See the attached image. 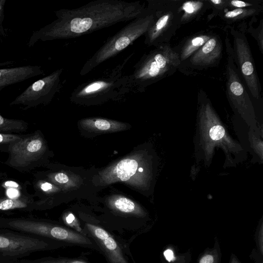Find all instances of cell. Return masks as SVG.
I'll list each match as a JSON object with an SVG mask.
<instances>
[{"mask_svg":"<svg viewBox=\"0 0 263 263\" xmlns=\"http://www.w3.org/2000/svg\"><path fill=\"white\" fill-rule=\"evenodd\" d=\"M130 57L110 69H107L99 77L78 86L72 92L70 100L76 103L93 104L123 97L129 91L127 75L123 69Z\"/></svg>","mask_w":263,"mask_h":263,"instance_id":"3957f363","label":"cell"},{"mask_svg":"<svg viewBox=\"0 0 263 263\" xmlns=\"http://www.w3.org/2000/svg\"><path fill=\"white\" fill-rule=\"evenodd\" d=\"M63 68L58 69L33 82L17 96L10 105H21L24 109L49 103L59 91Z\"/></svg>","mask_w":263,"mask_h":263,"instance_id":"ba28073f","label":"cell"},{"mask_svg":"<svg viewBox=\"0 0 263 263\" xmlns=\"http://www.w3.org/2000/svg\"><path fill=\"white\" fill-rule=\"evenodd\" d=\"M74 216L72 214H69L68 217H67V221L68 223H71L74 219Z\"/></svg>","mask_w":263,"mask_h":263,"instance_id":"836d02e7","label":"cell"},{"mask_svg":"<svg viewBox=\"0 0 263 263\" xmlns=\"http://www.w3.org/2000/svg\"><path fill=\"white\" fill-rule=\"evenodd\" d=\"M208 2L209 6L214 9L213 12L218 14L228 7V1L226 0H210Z\"/></svg>","mask_w":263,"mask_h":263,"instance_id":"d4e9b609","label":"cell"},{"mask_svg":"<svg viewBox=\"0 0 263 263\" xmlns=\"http://www.w3.org/2000/svg\"><path fill=\"white\" fill-rule=\"evenodd\" d=\"M146 7L140 2L95 0L74 9L54 12L57 19L34 31L27 45L42 42L79 37L120 22L132 21L142 14Z\"/></svg>","mask_w":263,"mask_h":263,"instance_id":"6da1fadb","label":"cell"},{"mask_svg":"<svg viewBox=\"0 0 263 263\" xmlns=\"http://www.w3.org/2000/svg\"><path fill=\"white\" fill-rule=\"evenodd\" d=\"M15 62H0V91L4 88L42 75L44 71L40 66H11Z\"/></svg>","mask_w":263,"mask_h":263,"instance_id":"8fae6325","label":"cell"},{"mask_svg":"<svg viewBox=\"0 0 263 263\" xmlns=\"http://www.w3.org/2000/svg\"><path fill=\"white\" fill-rule=\"evenodd\" d=\"M138 166V164L135 160L124 159L117 164L115 168V172L120 180L125 181L135 174Z\"/></svg>","mask_w":263,"mask_h":263,"instance_id":"e0dca14e","label":"cell"},{"mask_svg":"<svg viewBox=\"0 0 263 263\" xmlns=\"http://www.w3.org/2000/svg\"><path fill=\"white\" fill-rule=\"evenodd\" d=\"M222 50V46L219 39L212 36L190 57V63L196 67L213 65L221 58Z\"/></svg>","mask_w":263,"mask_h":263,"instance_id":"4fadbf2b","label":"cell"},{"mask_svg":"<svg viewBox=\"0 0 263 263\" xmlns=\"http://www.w3.org/2000/svg\"><path fill=\"white\" fill-rule=\"evenodd\" d=\"M154 11V21L145 33L144 43L157 47L168 44L181 25V4L178 1H147Z\"/></svg>","mask_w":263,"mask_h":263,"instance_id":"8992f818","label":"cell"},{"mask_svg":"<svg viewBox=\"0 0 263 263\" xmlns=\"http://www.w3.org/2000/svg\"><path fill=\"white\" fill-rule=\"evenodd\" d=\"M208 6L209 4L208 1H186L181 4L180 7L182 14L181 25L189 22Z\"/></svg>","mask_w":263,"mask_h":263,"instance_id":"9a60e30c","label":"cell"},{"mask_svg":"<svg viewBox=\"0 0 263 263\" xmlns=\"http://www.w3.org/2000/svg\"><path fill=\"white\" fill-rule=\"evenodd\" d=\"M40 188L42 190L47 192L51 190L52 189V185L50 183L44 182L41 184Z\"/></svg>","mask_w":263,"mask_h":263,"instance_id":"4dcf8cb0","label":"cell"},{"mask_svg":"<svg viewBox=\"0 0 263 263\" xmlns=\"http://www.w3.org/2000/svg\"><path fill=\"white\" fill-rule=\"evenodd\" d=\"M35 209V203L26 198H0V212Z\"/></svg>","mask_w":263,"mask_h":263,"instance_id":"2e32d148","label":"cell"},{"mask_svg":"<svg viewBox=\"0 0 263 263\" xmlns=\"http://www.w3.org/2000/svg\"><path fill=\"white\" fill-rule=\"evenodd\" d=\"M259 8H236L218 14L224 21L230 23L247 17L253 16L259 12Z\"/></svg>","mask_w":263,"mask_h":263,"instance_id":"ac0fdd59","label":"cell"},{"mask_svg":"<svg viewBox=\"0 0 263 263\" xmlns=\"http://www.w3.org/2000/svg\"><path fill=\"white\" fill-rule=\"evenodd\" d=\"M212 35L210 34H200L189 39L178 52L180 60L184 61L195 53Z\"/></svg>","mask_w":263,"mask_h":263,"instance_id":"5bb4252c","label":"cell"},{"mask_svg":"<svg viewBox=\"0 0 263 263\" xmlns=\"http://www.w3.org/2000/svg\"><path fill=\"white\" fill-rule=\"evenodd\" d=\"M45 149L44 142L39 133H34L8 146L10 159L8 164L17 168L33 166Z\"/></svg>","mask_w":263,"mask_h":263,"instance_id":"30bf717a","label":"cell"},{"mask_svg":"<svg viewBox=\"0 0 263 263\" xmlns=\"http://www.w3.org/2000/svg\"><path fill=\"white\" fill-rule=\"evenodd\" d=\"M28 127L27 122L21 120L10 119L3 117L0 114V133L8 132H21L26 130Z\"/></svg>","mask_w":263,"mask_h":263,"instance_id":"d6986e66","label":"cell"},{"mask_svg":"<svg viewBox=\"0 0 263 263\" xmlns=\"http://www.w3.org/2000/svg\"><path fill=\"white\" fill-rule=\"evenodd\" d=\"M86 228L90 236L104 252L110 263H128L117 242L107 231L92 224H87Z\"/></svg>","mask_w":263,"mask_h":263,"instance_id":"7c38bea8","label":"cell"},{"mask_svg":"<svg viewBox=\"0 0 263 263\" xmlns=\"http://www.w3.org/2000/svg\"><path fill=\"white\" fill-rule=\"evenodd\" d=\"M6 0H0V35L4 34L3 23L4 20V10Z\"/></svg>","mask_w":263,"mask_h":263,"instance_id":"4316f807","label":"cell"},{"mask_svg":"<svg viewBox=\"0 0 263 263\" xmlns=\"http://www.w3.org/2000/svg\"><path fill=\"white\" fill-rule=\"evenodd\" d=\"M18 263H88L83 260L66 258L46 257L35 259H22Z\"/></svg>","mask_w":263,"mask_h":263,"instance_id":"ffe728a7","label":"cell"},{"mask_svg":"<svg viewBox=\"0 0 263 263\" xmlns=\"http://www.w3.org/2000/svg\"><path fill=\"white\" fill-rule=\"evenodd\" d=\"M22 137L12 134L0 133V146L9 145L22 139Z\"/></svg>","mask_w":263,"mask_h":263,"instance_id":"cb8c5ba5","label":"cell"},{"mask_svg":"<svg viewBox=\"0 0 263 263\" xmlns=\"http://www.w3.org/2000/svg\"><path fill=\"white\" fill-rule=\"evenodd\" d=\"M233 39V58L238 66L252 97L256 99L260 97L261 88L257 75L252 54L245 33L234 28L231 29Z\"/></svg>","mask_w":263,"mask_h":263,"instance_id":"9c48e42d","label":"cell"},{"mask_svg":"<svg viewBox=\"0 0 263 263\" xmlns=\"http://www.w3.org/2000/svg\"><path fill=\"white\" fill-rule=\"evenodd\" d=\"M179 55L168 44L155 47L143 54L127 75L129 90L143 92L151 84L173 74L180 66Z\"/></svg>","mask_w":263,"mask_h":263,"instance_id":"7a4b0ae2","label":"cell"},{"mask_svg":"<svg viewBox=\"0 0 263 263\" xmlns=\"http://www.w3.org/2000/svg\"><path fill=\"white\" fill-rule=\"evenodd\" d=\"M54 180L60 183H65L68 181V176L62 173L56 174L54 177Z\"/></svg>","mask_w":263,"mask_h":263,"instance_id":"83f0119b","label":"cell"},{"mask_svg":"<svg viewBox=\"0 0 263 263\" xmlns=\"http://www.w3.org/2000/svg\"><path fill=\"white\" fill-rule=\"evenodd\" d=\"M8 194L10 196L9 198H18L17 197L19 196V192L16 190L10 189L8 190Z\"/></svg>","mask_w":263,"mask_h":263,"instance_id":"1f68e13d","label":"cell"},{"mask_svg":"<svg viewBox=\"0 0 263 263\" xmlns=\"http://www.w3.org/2000/svg\"><path fill=\"white\" fill-rule=\"evenodd\" d=\"M224 134V129L220 125H216L212 127L209 132L210 137L214 140H218L222 139Z\"/></svg>","mask_w":263,"mask_h":263,"instance_id":"484cf974","label":"cell"},{"mask_svg":"<svg viewBox=\"0 0 263 263\" xmlns=\"http://www.w3.org/2000/svg\"><path fill=\"white\" fill-rule=\"evenodd\" d=\"M18 261L0 256V263H18Z\"/></svg>","mask_w":263,"mask_h":263,"instance_id":"d6a6232c","label":"cell"},{"mask_svg":"<svg viewBox=\"0 0 263 263\" xmlns=\"http://www.w3.org/2000/svg\"><path fill=\"white\" fill-rule=\"evenodd\" d=\"M139 171L140 172H142V171H143V168H141V167H140V168H139Z\"/></svg>","mask_w":263,"mask_h":263,"instance_id":"e575fe53","label":"cell"},{"mask_svg":"<svg viewBox=\"0 0 263 263\" xmlns=\"http://www.w3.org/2000/svg\"><path fill=\"white\" fill-rule=\"evenodd\" d=\"M155 18L148 6L140 15L130 21L118 32L108 37L103 45L85 62L80 74L84 76L107 60L116 55L135 41L144 35Z\"/></svg>","mask_w":263,"mask_h":263,"instance_id":"277c9868","label":"cell"},{"mask_svg":"<svg viewBox=\"0 0 263 263\" xmlns=\"http://www.w3.org/2000/svg\"><path fill=\"white\" fill-rule=\"evenodd\" d=\"M66 245L42 237L0 228V256L18 261L40 251H49Z\"/></svg>","mask_w":263,"mask_h":263,"instance_id":"52a82bcc","label":"cell"},{"mask_svg":"<svg viewBox=\"0 0 263 263\" xmlns=\"http://www.w3.org/2000/svg\"><path fill=\"white\" fill-rule=\"evenodd\" d=\"M83 123L89 125H93L98 129L102 130H108L117 124L113 121L103 119H86L84 120Z\"/></svg>","mask_w":263,"mask_h":263,"instance_id":"7402d4cb","label":"cell"},{"mask_svg":"<svg viewBox=\"0 0 263 263\" xmlns=\"http://www.w3.org/2000/svg\"><path fill=\"white\" fill-rule=\"evenodd\" d=\"M163 254L165 259L169 262H171L175 259L174 253L171 250L167 249L165 250Z\"/></svg>","mask_w":263,"mask_h":263,"instance_id":"f1b7e54d","label":"cell"},{"mask_svg":"<svg viewBox=\"0 0 263 263\" xmlns=\"http://www.w3.org/2000/svg\"><path fill=\"white\" fill-rule=\"evenodd\" d=\"M213 257L211 255H207L200 259V263H213Z\"/></svg>","mask_w":263,"mask_h":263,"instance_id":"f546056e","label":"cell"},{"mask_svg":"<svg viewBox=\"0 0 263 263\" xmlns=\"http://www.w3.org/2000/svg\"><path fill=\"white\" fill-rule=\"evenodd\" d=\"M113 205L116 209L124 213H135L136 210L135 203L125 197L116 199L113 202Z\"/></svg>","mask_w":263,"mask_h":263,"instance_id":"44dd1931","label":"cell"},{"mask_svg":"<svg viewBox=\"0 0 263 263\" xmlns=\"http://www.w3.org/2000/svg\"><path fill=\"white\" fill-rule=\"evenodd\" d=\"M2 175V174L0 173V177Z\"/></svg>","mask_w":263,"mask_h":263,"instance_id":"d590c367","label":"cell"},{"mask_svg":"<svg viewBox=\"0 0 263 263\" xmlns=\"http://www.w3.org/2000/svg\"><path fill=\"white\" fill-rule=\"evenodd\" d=\"M0 228L42 237L70 245L94 248L88 237L65 227L34 217H0Z\"/></svg>","mask_w":263,"mask_h":263,"instance_id":"5b68a950","label":"cell"},{"mask_svg":"<svg viewBox=\"0 0 263 263\" xmlns=\"http://www.w3.org/2000/svg\"><path fill=\"white\" fill-rule=\"evenodd\" d=\"M258 4L255 3L245 2L238 0L228 1V7L230 8H259Z\"/></svg>","mask_w":263,"mask_h":263,"instance_id":"603a6c76","label":"cell"}]
</instances>
